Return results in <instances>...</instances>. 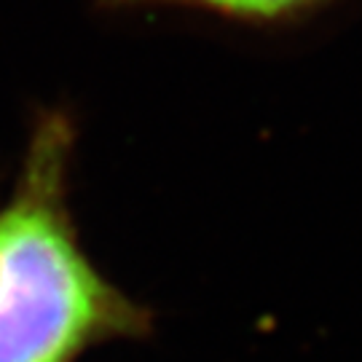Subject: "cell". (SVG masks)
<instances>
[{
	"label": "cell",
	"mask_w": 362,
	"mask_h": 362,
	"mask_svg": "<svg viewBox=\"0 0 362 362\" xmlns=\"http://www.w3.org/2000/svg\"><path fill=\"white\" fill-rule=\"evenodd\" d=\"M164 3H185V6L226 13V16L274 22V19H290V16L311 11L325 0H164Z\"/></svg>",
	"instance_id": "7a4b0ae2"
},
{
	"label": "cell",
	"mask_w": 362,
	"mask_h": 362,
	"mask_svg": "<svg viewBox=\"0 0 362 362\" xmlns=\"http://www.w3.org/2000/svg\"><path fill=\"white\" fill-rule=\"evenodd\" d=\"M70 127H38L11 202L0 209V362H73L145 317L94 272L65 204Z\"/></svg>",
	"instance_id": "6da1fadb"
}]
</instances>
